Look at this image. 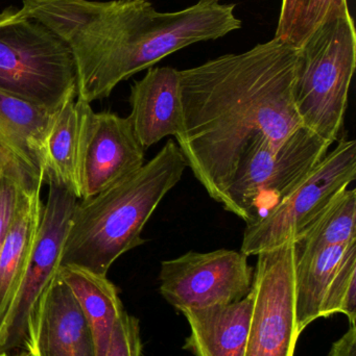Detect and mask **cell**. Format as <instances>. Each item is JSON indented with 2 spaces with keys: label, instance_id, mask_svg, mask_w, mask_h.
Instances as JSON below:
<instances>
[{
  "label": "cell",
  "instance_id": "1",
  "mask_svg": "<svg viewBox=\"0 0 356 356\" xmlns=\"http://www.w3.org/2000/svg\"><path fill=\"white\" fill-rule=\"evenodd\" d=\"M298 49L273 39L180 71L183 125L177 144L194 177L223 203L254 142L276 145L303 127L295 106Z\"/></svg>",
  "mask_w": 356,
  "mask_h": 356
},
{
  "label": "cell",
  "instance_id": "2",
  "mask_svg": "<svg viewBox=\"0 0 356 356\" xmlns=\"http://www.w3.org/2000/svg\"><path fill=\"white\" fill-rule=\"evenodd\" d=\"M187 167L179 146L169 139L137 172L77 201L61 266H79L107 275L117 259L146 243L141 238L144 226Z\"/></svg>",
  "mask_w": 356,
  "mask_h": 356
},
{
  "label": "cell",
  "instance_id": "3",
  "mask_svg": "<svg viewBox=\"0 0 356 356\" xmlns=\"http://www.w3.org/2000/svg\"><path fill=\"white\" fill-rule=\"evenodd\" d=\"M0 90L56 112L77 97V70L66 43L22 8L0 12Z\"/></svg>",
  "mask_w": 356,
  "mask_h": 356
},
{
  "label": "cell",
  "instance_id": "4",
  "mask_svg": "<svg viewBox=\"0 0 356 356\" xmlns=\"http://www.w3.org/2000/svg\"><path fill=\"white\" fill-rule=\"evenodd\" d=\"M356 67V31L350 12L322 25L298 49L294 98L303 127L334 144L344 129Z\"/></svg>",
  "mask_w": 356,
  "mask_h": 356
},
{
  "label": "cell",
  "instance_id": "5",
  "mask_svg": "<svg viewBox=\"0 0 356 356\" xmlns=\"http://www.w3.org/2000/svg\"><path fill=\"white\" fill-rule=\"evenodd\" d=\"M332 145L305 127L280 145L257 140L238 162L222 205L247 225L258 221L325 158Z\"/></svg>",
  "mask_w": 356,
  "mask_h": 356
},
{
  "label": "cell",
  "instance_id": "6",
  "mask_svg": "<svg viewBox=\"0 0 356 356\" xmlns=\"http://www.w3.org/2000/svg\"><path fill=\"white\" fill-rule=\"evenodd\" d=\"M47 200L22 284L0 328V353L33 351L40 307L58 275L63 247L77 198L59 184H48Z\"/></svg>",
  "mask_w": 356,
  "mask_h": 356
},
{
  "label": "cell",
  "instance_id": "7",
  "mask_svg": "<svg viewBox=\"0 0 356 356\" xmlns=\"http://www.w3.org/2000/svg\"><path fill=\"white\" fill-rule=\"evenodd\" d=\"M356 177V143L342 138L292 192L258 221L247 225L242 251L247 257L296 242L309 224Z\"/></svg>",
  "mask_w": 356,
  "mask_h": 356
},
{
  "label": "cell",
  "instance_id": "8",
  "mask_svg": "<svg viewBox=\"0 0 356 356\" xmlns=\"http://www.w3.org/2000/svg\"><path fill=\"white\" fill-rule=\"evenodd\" d=\"M296 261L294 242L257 254L245 356H294L301 334L296 318Z\"/></svg>",
  "mask_w": 356,
  "mask_h": 356
},
{
  "label": "cell",
  "instance_id": "9",
  "mask_svg": "<svg viewBox=\"0 0 356 356\" xmlns=\"http://www.w3.org/2000/svg\"><path fill=\"white\" fill-rule=\"evenodd\" d=\"M253 273L242 251H189L161 263L160 293L181 313L231 305L250 293Z\"/></svg>",
  "mask_w": 356,
  "mask_h": 356
},
{
  "label": "cell",
  "instance_id": "10",
  "mask_svg": "<svg viewBox=\"0 0 356 356\" xmlns=\"http://www.w3.org/2000/svg\"><path fill=\"white\" fill-rule=\"evenodd\" d=\"M144 150L130 119L92 113L82 162V199H88L137 172Z\"/></svg>",
  "mask_w": 356,
  "mask_h": 356
},
{
  "label": "cell",
  "instance_id": "11",
  "mask_svg": "<svg viewBox=\"0 0 356 356\" xmlns=\"http://www.w3.org/2000/svg\"><path fill=\"white\" fill-rule=\"evenodd\" d=\"M134 131L144 148L177 137L183 125L181 77L173 67H152L131 87L129 98Z\"/></svg>",
  "mask_w": 356,
  "mask_h": 356
},
{
  "label": "cell",
  "instance_id": "12",
  "mask_svg": "<svg viewBox=\"0 0 356 356\" xmlns=\"http://www.w3.org/2000/svg\"><path fill=\"white\" fill-rule=\"evenodd\" d=\"M31 353L36 356H98L87 318L70 289L59 275L40 307Z\"/></svg>",
  "mask_w": 356,
  "mask_h": 356
},
{
  "label": "cell",
  "instance_id": "13",
  "mask_svg": "<svg viewBox=\"0 0 356 356\" xmlns=\"http://www.w3.org/2000/svg\"><path fill=\"white\" fill-rule=\"evenodd\" d=\"M93 110L81 98L67 100L54 112L45 142V180L82 199V162Z\"/></svg>",
  "mask_w": 356,
  "mask_h": 356
},
{
  "label": "cell",
  "instance_id": "14",
  "mask_svg": "<svg viewBox=\"0 0 356 356\" xmlns=\"http://www.w3.org/2000/svg\"><path fill=\"white\" fill-rule=\"evenodd\" d=\"M54 112L0 90V147L31 179L45 180V142Z\"/></svg>",
  "mask_w": 356,
  "mask_h": 356
},
{
  "label": "cell",
  "instance_id": "15",
  "mask_svg": "<svg viewBox=\"0 0 356 356\" xmlns=\"http://www.w3.org/2000/svg\"><path fill=\"white\" fill-rule=\"evenodd\" d=\"M253 303L251 290L231 305L183 312L190 327L183 349L194 356H245Z\"/></svg>",
  "mask_w": 356,
  "mask_h": 356
},
{
  "label": "cell",
  "instance_id": "16",
  "mask_svg": "<svg viewBox=\"0 0 356 356\" xmlns=\"http://www.w3.org/2000/svg\"><path fill=\"white\" fill-rule=\"evenodd\" d=\"M43 180H33L25 191L0 250V328L22 284L35 244L43 207Z\"/></svg>",
  "mask_w": 356,
  "mask_h": 356
},
{
  "label": "cell",
  "instance_id": "17",
  "mask_svg": "<svg viewBox=\"0 0 356 356\" xmlns=\"http://www.w3.org/2000/svg\"><path fill=\"white\" fill-rule=\"evenodd\" d=\"M59 277L81 305L95 340L96 355L106 356L113 330L123 312L116 286L107 275L75 265L61 266Z\"/></svg>",
  "mask_w": 356,
  "mask_h": 356
},
{
  "label": "cell",
  "instance_id": "18",
  "mask_svg": "<svg viewBox=\"0 0 356 356\" xmlns=\"http://www.w3.org/2000/svg\"><path fill=\"white\" fill-rule=\"evenodd\" d=\"M356 241L297 254L295 273L296 318L299 332L321 318V307L328 286L346 254Z\"/></svg>",
  "mask_w": 356,
  "mask_h": 356
},
{
  "label": "cell",
  "instance_id": "19",
  "mask_svg": "<svg viewBox=\"0 0 356 356\" xmlns=\"http://www.w3.org/2000/svg\"><path fill=\"white\" fill-rule=\"evenodd\" d=\"M356 241V191L344 188L309 224L296 242L297 254Z\"/></svg>",
  "mask_w": 356,
  "mask_h": 356
},
{
  "label": "cell",
  "instance_id": "20",
  "mask_svg": "<svg viewBox=\"0 0 356 356\" xmlns=\"http://www.w3.org/2000/svg\"><path fill=\"white\" fill-rule=\"evenodd\" d=\"M349 12L348 0H282L274 38L300 49L322 25Z\"/></svg>",
  "mask_w": 356,
  "mask_h": 356
},
{
  "label": "cell",
  "instance_id": "21",
  "mask_svg": "<svg viewBox=\"0 0 356 356\" xmlns=\"http://www.w3.org/2000/svg\"><path fill=\"white\" fill-rule=\"evenodd\" d=\"M344 314L350 325L356 320V243L351 245L343 257L324 297L321 318Z\"/></svg>",
  "mask_w": 356,
  "mask_h": 356
},
{
  "label": "cell",
  "instance_id": "22",
  "mask_svg": "<svg viewBox=\"0 0 356 356\" xmlns=\"http://www.w3.org/2000/svg\"><path fill=\"white\" fill-rule=\"evenodd\" d=\"M33 180L37 179L27 177L14 160L8 163L0 175V250L25 191Z\"/></svg>",
  "mask_w": 356,
  "mask_h": 356
},
{
  "label": "cell",
  "instance_id": "23",
  "mask_svg": "<svg viewBox=\"0 0 356 356\" xmlns=\"http://www.w3.org/2000/svg\"><path fill=\"white\" fill-rule=\"evenodd\" d=\"M139 321L123 309L115 323L106 356H141Z\"/></svg>",
  "mask_w": 356,
  "mask_h": 356
},
{
  "label": "cell",
  "instance_id": "24",
  "mask_svg": "<svg viewBox=\"0 0 356 356\" xmlns=\"http://www.w3.org/2000/svg\"><path fill=\"white\" fill-rule=\"evenodd\" d=\"M328 356H356V325H350L348 332L332 344Z\"/></svg>",
  "mask_w": 356,
  "mask_h": 356
},
{
  "label": "cell",
  "instance_id": "25",
  "mask_svg": "<svg viewBox=\"0 0 356 356\" xmlns=\"http://www.w3.org/2000/svg\"><path fill=\"white\" fill-rule=\"evenodd\" d=\"M12 160V156H10V154L6 152V150L2 149V148L0 147V175H2L4 169H6V167L8 166V163H10Z\"/></svg>",
  "mask_w": 356,
  "mask_h": 356
},
{
  "label": "cell",
  "instance_id": "26",
  "mask_svg": "<svg viewBox=\"0 0 356 356\" xmlns=\"http://www.w3.org/2000/svg\"><path fill=\"white\" fill-rule=\"evenodd\" d=\"M19 356H36L35 353H31V351H23Z\"/></svg>",
  "mask_w": 356,
  "mask_h": 356
},
{
  "label": "cell",
  "instance_id": "27",
  "mask_svg": "<svg viewBox=\"0 0 356 356\" xmlns=\"http://www.w3.org/2000/svg\"><path fill=\"white\" fill-rule=\"evenodd\" d=\"M0 356H8V353H0Z\"/></svg>",
  "mask_w": 356,
  "mask_h": 356
},
{
  "label": "cell",
  "instance_id": "28",
  "mask_svg": "<svg viewBox=\"0 0 356 356\" xmlns=\"http://www.w3.org/2000/svg\"><path fill=\"white\" fill-rule=\"evenodd\" d=\"M2 149H3V148H2Z\"/></svg>",
  "mask_w": 356,
  "mask_h": 356
}]
</instances>
